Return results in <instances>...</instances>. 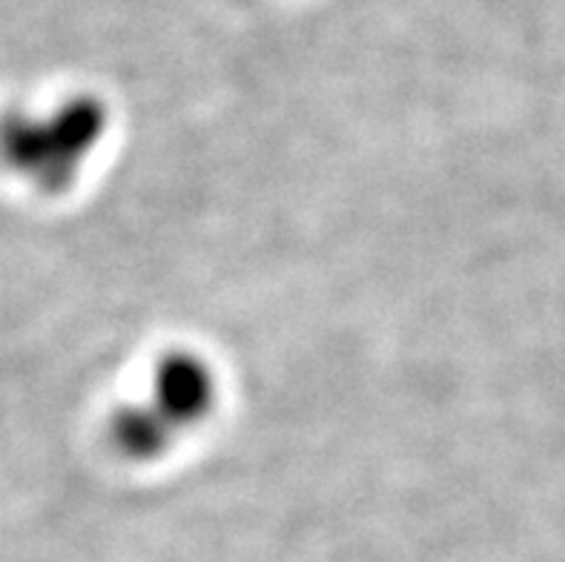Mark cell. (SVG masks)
Listing matches in <instances>:
<instances>
[{"label": "cell", "instance_id": "6da1fadb", "mask_svg": "<svg viewBox=\"0 0 565 562\" xmlns=\"http://www.w3.org/2000/svg\"><path fill=\"white\" fill-rule=\"evenodd\" d=\"M218 399V382L207 359L193 350H172L152 373L147 402L127 407L113 420V445L127 459L147 463L172 448L207 420Z\"/></svg>", "mask_w": 565, "mask_h": 562}, {"label": "cell", "instance_id": "7a4b0ae2", "mask_svg": "<svg viewBox=\"0 0 565 562\" xmlns=\"http://www.w3.org/2000/svg\"><path fill=\"white\" fill-rule=\"evenodd\" d=\"M109 129V107L95 95H75L50 115H14L0 132V150L14 170L41 190L61 192L78 179Z\"/></svg>", "mask_w": 565, "mask_h": 562}]
</instances>
